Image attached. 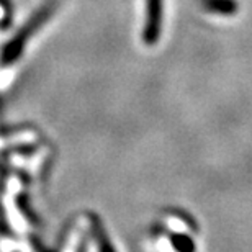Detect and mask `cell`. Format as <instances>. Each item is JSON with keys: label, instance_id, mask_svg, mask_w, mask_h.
Wrapping results in <instances>:
<instances>
[{"label": "cell", "instance_id": "cell-1", "mask_svg": "<svg viewBox=\"0 0 252 252\" xmlns=\"http://www.w3.org/2000/svg\"><path fill=\"white\" fill-rule=\"evenodd\" d=\"M63 2L64 0H44V2L34 10V13L23 23V27L18 30L17 34H15V36L3 46L2 54H0V61H2V64L8 65L22 56L28 39L34 36V34L39 32V28L51 20V17L56 13V10L61 7Z\"/></svg>", "mask_w": 252, "mask_h": 252}, {"label": "cell", "instance_id": "cell-2", "mask_svg": "<svg viewBox=\"0 0 252 252\" xmlns=\"http://www.w3.org/2000/svg\"><path fill=\"white\" fill-rule=\"evenodd\" d=\"M164 25V0H146L143 41L146 46L158 44Z\"/></svg>", "mask_w": 252, "mask_h": 252}, {"label": "cell", "instance_id": "cell-3", "mask_svg": "<svg viewBox=\"0 0 252 252\" xmlns=\"http://www.w3.org/2000/svg\"><path fill=\"white\" fill-rule=\"evenodd\" d=\"M198 3L206 12L223 17H233L239 10V3L236 0H198Z\"/></svg>", "mask_w": 252, "mask_h": 252}, {"label": "cell", "instance_id": "cell-4", "mask_svg": "<svg viewBox=\"0 0 252 252\" xmlns=\"http://www.w3.org/2000/svg\"><path fill=\"white\" fill-rule=\"evenodd\" d=\"M3 205H5V211H7V218H8L10 226H12L17 233H27L28 231L27 220H25L23 215L20 213V210L17 208L15 201L12 200V196H7V200H3Z\"/></svg>", "mask_w": 252, "mask_h": 252}, {"label": "cell", "instance_id": "cell-5", "mask_svg": "<svg viewBox=\"0 0 252 252\" xmlns=\"http://www.w3.org/2000/svg\"><path fill=\"white\" fill-rule=\"evenodd\" d=\"M90 226H92V231H94V236H95V241H97V246H98V252H115V248L110 241L107 231L100 223L98 218H94L90 220Z\"/></svg>", "mask_w": 252, "mask_h": 252}, {"label": "cell", "instance_id": "cell-6", "mask_svg": "<svg viewBox=\"0 0 252 252\" xmlns=\"http://www.w3.org/2000/svg\"><path fill=\"white\" fill-rule=\"evenodd\" d=\"M165 226L175 234H189V224L187 221L179 218V216H167L165 218Z\"/></svg>", "mask_w": 252, "mask_h": 252}, {"label": "cell", "instance_id": "cell-7", "mask_svg": "<svg viewBox=\"0 0 252 252\" xmlns=\"http://www.w3.org/2000/svg\"><path fill=\"white\" fill-rule=\"evenodd\" d=\"M80 238H82V233L79 231V228H74L70 231V234L67 236V241H65L63 252H77L79 244H80Z\"/></svg>", "mask_w": 252, "mask_h": 252}]
</instances>
